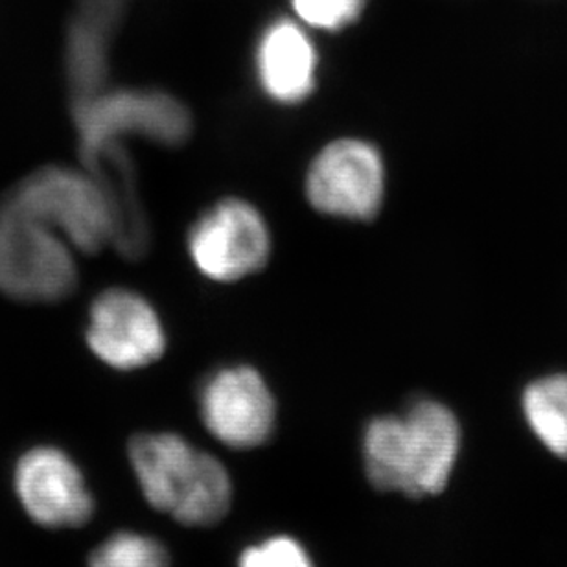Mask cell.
Instances as JSON below:
<instances>
[{
	"label": "cell",
	"instance_id": "8",
	"mask_svg": "<svg viewBox=\"0 0 567 567\" xmlns=\"http://www.w3.org/2000/svg\"><path fill=\"white\" fill-rule=\"evenodd\" d=\"M199 410L208 433L225 446H262L275 430V399L251 367H225L203 383Z\"/></svg>",
	"mask_w": 567,
	"mask_h": 567
},
{
	"label": "cell",
	"instance_id": "3",
	"mask_svg": "<svg viewBox=\"0 0 567 567\" xmlns=\"http://www.w3.org/2000/svg\"><path fill=\"white\" fill-rule=\"evenodd\" d=\"M0 202L49 225L87 255L113 240L110 205L87 172L44 166L19 181Z\"/></svg>",
	"mask_w": 567,
	"mask_h": 567
},
{
	"label": "cell",
	"instance_id": "11",
	"mask_svg": "<svg viewBox=\"0 0 567 567\" xmlns=\"http://www.w3.org/2000/svg\"><path fill=\"white\" fill-rule=\"evenodd\" d=\"M85 172L99 183L110 205L116 251L137 260L150 247V225L137 190V175L121 138L80 142Z\"/></svg>",
	"mask_w": 567,
	"mask_h": 567
},
{
	"label": "cell",
	"instance_id": "5",
	"mask_svg": "<svg viewBox=\"0 0 567 567\" xmlns=\"http://www.w3.org/2000/svg\"><path fill=\"white\" fill-rule=\"evenodd\" d=\"M72 118L80 142L144 137L177 146L192 132L190 111L163 91H102L72 102Z\"/></svg>",
	"mask_w": 567,
	"mask_h": 567
},
{
	"label": "cell",
	"instance_id": "10",
	"mask_svg": "<svg viewBox=\"0 0 567 567\" xmlns=\"http://www.w3.org/2000/svg\"><path fill=\"white\" fill-rule=\"evenodd\" d=\"M16 492L28 516L43 527H82L94 499L82 470L58 447L38 446L17 461Z\"/></svg>",
	"mask_w": 567,
	"mask_h": 567
},
{
	"label": "cell",
	"instance_id": "4",
	"mask_svg": "<svg viewBox=\"0 0 567 567\" xmlns=\"http://www.w3.org/2000/svg\"><path fill=\"white\" fill-rule=\"evenodd\" d=\"M76 286L71 244L0 202V291L21 302L50 305L71 297Z\"/></svg>",
	"mask_w": 567,
	"mask_h": 567
},
{
	"label": "cell",
	"instance_id": "15",
	"mask_svg": "<svg viewBox=\"0 0 567 567\" xmlns=\"http://www.w3.org/2000/svg\"><path fill=\"white\" fill-rule=\"evenodd\" d=\"M89 567H169V558L152 536L121 530L94 549Z\"/></svg>",
	"mask_w": 567,
	"mask_h": 567
},
{
	"label": "cell",
	"instance_id": "6",
	"mask_svg": "<svg viewBox=\"0 0 567 567\" xmlns=\"http://www.w3.org/2000/svg\"><path fill=\"white\" fill-rule=\"evenodd\" d=\"M271 240L257 208L225 199L197 219L188 235V252L208 279L233 282L264 268Z\"/></svg>",
	"mask_w": 567,
	"mask_h": 567
},
{
	"label": "cell",
	"instance_id": "7",
	"mask_svg": "<svg viewBox=\"0 0 567 567\" xmlns=\"http://www.w3.org/2000/svg\"><path fill=\"white\" fill-rule=\"evenodd\" d=\"M385 168L369 142L341 138L311 163L306 196L319 213L347 219H371L382 207Z\"/></svg>",
	"mask_w": 567,
	"mask_h": 567
},
{
	"label": "cell",
	"instance_id": "9",
	"mask_svg": "<svg viewBox=\"0 0 567 567\" xmlns=\"http://www.w3.org/2000/svg\"><path fill=\"white\" fill-rule=\"evenodd\" d=\"M87 343L105 365L133 371L158 360L166 349L163 322L144 297L107 289L89 311Z\"/></svg>",
	"mask_w": 567,
	"mask_h": 567
},
{
	"label": "cell",
	"instance_id": "13",
	"mask_svg": "<svg viewBox=\"0 0 567 567\" xmlns=\"http://www.w3.org/2000/svg\"><path fill=\"white\" fill-rule=\"evenodd\" d=\"M257 76L279 104H299L316 87L317 52L308 33L288 19L269 24L257 47Z\"/></svg>",
	"mask_w": 567,
	"mask_h": 567
},
{
	"label": "cell",
	"instance_id": "17",
	"mask_svg": "<svg viewBox=\"0 0 567 567\" xmlns=\"http://www.w3.org/2000/svg\"><path fill=\"white\" fill-rule=\"evenodd\" d=\"M238 567H316L299 542L289 536H274L247 547Z\"/></svg>",
	"mask_w": 567,
	"mask_h": 567
},
{
	"label": "cell",
	"instance_id": "12",
	"mask_svg": "<svg viewBox=\"0 0 567 567\" xmlns=\"http://www.w3.org/2000/svg\"><path fill=\"white\" fill-rule=\"evenodd\" d=\"M130 0H78L66 33L65 71L72 102L105 91L110 44Z\"/></svg>",
	"mask_w": 567,
	"mask_h": 567
},
{
	"label": "cell",
	"instance_id": "14",
	"mask_svg": "<svg viewBox=\"0 0 567 567\" xmlns=\"http://www.w3.org/2000/svg\"><path fill=\"white\" fill-rule=\"evenodd\" d=\"M522 413L536 441L567 458V372L536 378L522 393Z\"/></svg>",
	"mask_w": 567,
	"mask_h": 567
},
{
	"label": "cell",
	"instance_id": "1",
	"mask_svg": "<svg viewBox=\"0 0 567 567\" xmlns=\"http://www.w3.org/2000/svg\"><path fill=\"white\" fill-rule=\"evenodd\" d=\"M457 416L436 400H416L404 415L378 416L363 433V464L372 485L410 497L446 488L461 453Z\"/></svg>",
	"mask_w": 567,
	"mask_h": 567
},
{
	"label": "cell",
	"instance_id": "2",
	"mask_svg": "<svg viewBox=\"0 0 567 567\" xmlns=\"http://www.w3.org/2000/svg\"><path fill=\"white\" fill-rule=\"evenodd\" d=\"M130 463L146 502L175 522L208 527L229 513V472L183 436L142 433L130 442Z\"/></svg>",
	"mask_w": 567,
	"mask_h": 567
},
{
	"label": "cell",
	"instance_id": "16",
	"mask_svg": "<svg viewBox=\"0 0 567 567\" xmlns=\"http://www.w3.org/2000/svg\"><path fill=\"white\" fill-rule=\"evenodd\" d=\"M300 21L321 30H341L361 16L367 0H291Z\"/></svg>",
	"mask_w": 567,
	"mask_h": 567
}]
</instances>
